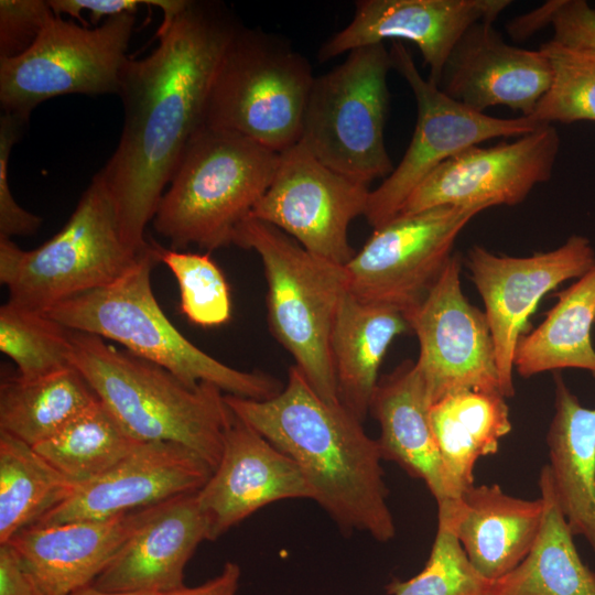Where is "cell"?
<instances>
[{
    "label": "cell",
    "instance_id": "6da1fadb",
    "mask_svg": "<svg viewBox=\"0 0 595 595\" xmlns=\"http://www.w3.org/2000/svg\"><path fill=\"white\" fill-rule=\"evenodd\" d=\"M241 23L219 1L187 0L162 21L159 45L147 57L127 58L119 77L123 129L99 171L112 196L126 245L143 253L164 188L181 156L204 126L213 79Z\"/></svg>",
    "mask_w": 595,
    "mask_h": 595
},
{
    "label": "cell",
    "instance_id": "7a4b0ae2",
    "mask_svg": "<svg viewBox=\"0 0 595 595\" xmlns=\"http://www.w3.org/2000/svg\"><path fill=\"white\" fill-rule=\"evenodd\" d=\"M225 401L300 467L313 500L343 531L368 533L379 542L396 537L378 441L340 403L322 399L295 365L272 398L225 394Z\"/></svg>",
    "mask_w": 595,
    "mask_h": 595
},
{
    "label": "cell",
    "instance_id": "3957f363",
    "mask_svg": "<svg viewBox=\"0 0 595 595\" xmlns=\"http://www.w3.org/2000/svg\"><path fill=\"white\" fill-rule=\"evenodd\" d=\"M71 344L73 366L131 436L181 445L215 469L234 418L219 388L191 387L94 334L71 329Z\"/></svg>",
    "mask_w": 595,
    "mask_h": 595
},
{
    "label": "cell",
    "instance_id": "277c9868",
    "mask_svg": "<svg viewBox=\"0 0 595 595\" xmlns=\"http://www.w3.org/2000/svg\"><path fill=\"white\" fill-rule=\"evenodd\" d=\"M158 261L155 246L151 245L111 283L66 299L45 314L69 329L115 340L191 387L206 382L225 394L253 400L279 393L283 386L274 377L242 371L219 361L173 325L151 286V271Z\"/></svg>",
    "mask_w": 595,
    "mask_h": 595
},
{
    "label": "cell",
    "instance_id": "5b68a950",
    "mask_svg": "<svg viewBox=\"0 0 595 595\" xmlns=\"http://www.w3.org/2000/svg\"><path fill=\"white\" fill-rule=\"evenodd\" d=\"M280 154L238 133L203 126L186 145L152 218L174 250L232 245L270 186Z\"/></svg>",
    "mask_w": 595,
    "mask_h": 595
},
{
    "label": "cell",
    "instance_id": "8992f818",
    "mask_svg": "<svg viewBox=\"0 0 595 595\" xmlns=\"http://www.w3.org/2000/svg\"><path fill=\"white\" fill-rule=\"evenodd\" d=\"M232 245L253 250L262 262L273 337L318 396L339 404L329 337L347 291L344 266L309 252L277 227L251 216L238 226Z\"/></svg>",
    "mask_w": 595,
    "mask_h": 595
},
{
    "label": "cell",
    "instance_id": "52a82bcc",
    "mask_svg": "<svg viewBox=\"0 0 595 595\" xmlns=\"http://www.w3.org/2000/svg\"><path fill=\"white\" fill-rule=\"evenodd\" d=\"M314 78L309 60L288 40L241 24L215 73L204 126L280 154L300 142Z\"/></svg>",
    "mask_w": 595,
    "mask_h": 595
},
{
    "label": "cell",
    "instance_id": "ba28073f",
    "mask_svg": "<svg viewBox=\"0 0 595 595\" xmlns=\"http://www.w3.org/2000/svg\"><path fill=\"white\" fill-rule=\"evenodd\" d=\"M141 255L123 241L112 196L98 172L63 228L40 247L22 250L0 237V282L8 301L45 313L111 283Z\"/></svg>",
    "mask_w": 595,
    "mask_h": 595
},
{
    "label": "cell",
    "instance_id": "9c48e42d",
    "mask_svg": "<svg viewBox=\"0 0 595 595\" xmlns=\"http://www.w3.org/2000/svg\"><path fill=\"white\" fill-rule=\"evenodd\" d=\"M391 68L385 43L355 48L315 76L304 111L300 143L327 167L367 185L393 171L385 143Z\"/></svg>",
    "mask_w": 595,
    "mask_h": 595
},
{
    "label": "cell",
    "instance_id": "30bf717a",
    "mask_svg": "<svg viewBox=\"0 0 595 595\" xmlns=\"http://www.w3.org/2000/svg\"><path fill=\"white\" fill-rule=\"evenodd\" d=\"M134 21L123 12L89 29L55 17L26 52L0 58L3 113L28 121L56 96L117 94Z\"/></svg>",
    "mask_w": 595,
    "mask_h": 595
},
{
    "label": "cell",
    "instance_id": "8fae6325",
    "mask_svg": "<svg viewBox=\"0 0 595 595\" xmlns=\"http://www.w3.org/2000/svg\"><path fill=\"white\" fill-rule=\"evenodd\" d=\"M394 68L411 88L418 117L412 139L399 164L371 190L365 218L375 229L394 218L413 190L440 164L462 151L499 137H520L540 126L531 117L497 118L476 112L424 78L411 53L392 42Z\"/></svg>",
    "mask_w": 595,
    "mask_h": 595
},
{
    "label": "cell",
    "instance_id": "7c38bea8",
    "mask_svg": "<svg viewBox=\"0 0 595 595\" xmlns=\"http://www.w3.org/2000/svg\"><path fill=\"white\" fill-rule=\"evenodd\" d=\"M483 210L439 206L398 215L375 228L344 266L347 291L407 314L428 295L453 256L461 231Z\"/></svg>",
    "mask_w": 595,
    "mask_h": 595
},
{
    "label": "cell",
    "instance_id": "4fadbf2b",
    "mask_svg": "<svg viewBox=\"0 0 595 595\" xmlns=\"http://www.w3.org/2000/svg\"><path fill=\"white\" fill-rule=\"evenodd\" d=\"M370 191L321 163L299 142L280 153L273 180L250 216L277 227L309 252L345 266L356 252L349 225L365 215Z\"/></svg>",
    "mask_w": 595,
    "mask_h": 595
},
{
    "label": "cell",
    "instance_id": "5bb4252c",
    "mask_svg": "<svg viewBox=\"0 0 595 595\" xmlns=\"http://www.w3.org/2000/svg\"><path fill=\"white\" fill-rule=\"evenodd\" d=\"M461 266L454 252L424 300L404 314L419 342L414 364L432 403L458 390L501 393L490 328L485 312L463 293Z\"/></svg>",
    "mask_w": 595,
    "mask_h": 595
},
{
    "label": "cell",
    "instance_id": "9a60e30c",
    "mask_svg": "<svg viewBox=\"0 0 595 595\" xmlns=\"http://www.w3.org/2000/svg\"><path fill=\"white\" fill-rule=\"evenodd\" d=\"M465 263L485 305L501 393L512 397L516 347L530 332L531 315L547 293L570 279H578L593 267L595 250L582 235H572L560 247L529 257L496 255L474 245Z\"/></svg>",
    "mask_w": 595,
    "mask_h": 595
},
{
    "label": "cell",
    "instance_id": "2e32d148",
    "mask_svg": "<svg viewBox=\"0 0 595 595\" xmlns=\"http://www.w3.org/2000/svg\"><path fill=\"white\" fill-rule=\"evenodd\" d=\"M559 149L560 137L553 125H542L510 142L470 147L433 170L398 215L439 206L487 209L518 205L536 185L550 180Z\"/></svg>",
    "mask_w": 595,
    "mask_h": 595
},
{
    "label": "cell",
    "instance_id": "e0dca14e",
    "mask_svg": "<svg viewBox=\"0 0 595 595\" xmlns=\"http://www.w3.org/2000/svg\"><path fill=\"white\" fill-rule=\"evenodd\" d=\"M509 0H358L351 21L328 37L317 58L327 62L350 51L408 41L416 45L439 86L444 66L463 34L480 21L494 22Z\"/></svg>",
    "mask_w": 595,
    "mask_h": 595
},
{
    "label": "cell",
    "instance_id": "ac0fdd59",
    "mask_svg": "<svg viewBox=\"0 0 595 595\" xmlns=\"http://www.w3.org/2000/svg\"><path fill=\"white\" fill-rule=\"evenodd\" d=\"M285 499L313 500L302 470L234 414L220 459L197 491L209 540H216L264 506Z\"/></svg>",
    "mask_w": 595,
    "mask_h": 595
},
{
    "label": "cell",
    "instance_id": "d6986e66",
    "mask_svg": "<svg viewBox=\"0 0 595 595\" xmlns=\"http://www.w3.org/2000/svg\"><path fill=\"white\" fill-rule=\"evenodd\" d=\"M213 469L192 451L164 442H142L104 475L73 493L35 524L105 519L155 506L199 490Z\"/></svg>",
    "mask_w": 595,
    "mask_h": 595
},
{
    "label": "cell",
    "instance_id": "ffe728a7",
    "mask_svg": "<svg viewBox=\"0 0 595 595\" xmlns=\"http://www.w3.org/2000/svg\"><path fill=\"white\" fill-rule=\"evenodd\" d=\"M552 82L545 53L505 42L493 22L473 24L453 48L442 73L440 89L465 107L485 113L506 106L531 116Z\"/></svg>",
    "mask_w": 595,
    "mask_h": 595
},
{
    "label": "cell",
    "instance_id": "44dd1931",
    "mask_svg": "<svg viewBox=\"0 0 595 595\" xmlns=\"http://www.w3.org/2000/svg\"><path fill=\"white\" fill-rule=\"evenodd\" d=\"M155 506L105 519L33 524L7 543L43 595H69L93 584Z\"/></svg>",
    "mask_w": 595,
    "mask_h": 595
},
{
    "label": "cell",
    "instance_id": "7402d4cb",
    "mask_svg": "<svg viewBox=\"0 0 595 595\" xmlns=\"http://www.w3.org/2000/svg\"><path fill=\"white\" fill-rule=\"evenodd\" d=\"M197 491L156 505L91 585L160 594L183 587L186 563L198 544L209 540Z\"/></svg>",
    "mask_w": 595,
    "mask_h": 595
},
{
    "label": "cell",
    "instance_id": "603a6c76",
    "mask_svg": "<svg viewBox=\"0 0 595 595\" xmlns=\"http://www.w3.org/2000/svg\"><path fill=\"white\" fill-rule=\"evenodd\" d=\"M444 521L476 571L497 581L530 552L541 529L544 506L506 494L498 485L472 486L458 498L437 504Z\"/></svg>",
    "mask_w": 595,
    "mask_h": 595
},
{
    "label": "cell",
    "instance_id": "cb8c5ba5",
    "mask_svg": "<svg viewBox=\"0 0 595 595\" xmlns=\"http://www.w3.org/2000/svg\"><path fill=\"white\" fill-rule=\"evenodd\" d=\"M431 405L414 361L405 360L379 379L369 413L380 425L382 458L423 480L440 504L453 496L430 423Z\"/></svg>",
    "mask_w": 595,
    "mask_h": 595
},
{
    "label": "cell",
    "instance_id": "d4e9b609",
    "mask_svg": "<svg viewBox=\"0 0 595 595\" xmlns=\"http://www.w3.org/2000/svg\"><path fill=\"white\" fill-rule=\"evenodd\" d=\"M411 331L392 306L344 294L329 337V355L339 403L364 423L392 340Z\"/></svg>",
    "mask_w": 595,
    "mask_h": 595
},
{
    "label": "cell",
    "instance_id": "484cf974",
    "mask_svg": "<svg viewBox=\"0 0 595 595\" xmlns=\"http://www.w3.org/2000/svg\"><path fill=\"white\" fill-rule=\"evenodd\" d=\"M554 383L547 465L573 536L584 537L595 554V409L580 403L560 372L555 374Z\"/></svg>",
    "mask_w": 595,
    "mask_h": 595
},
{
    "label": "cell",
    "instance_id": "4316f807",
    "mask_svg": "<svg viewBox=\"0 0 595 595\" xmlns=\"http://www.w3.org/2000/svg\"><path fill=\"white\" fill-rule=\"evenodd\" d=\"M430 423L453 499L475 485L477 461L497 453L500 439L512 428L506 397L469 389L432 403Z\"/></svg>",
    "mask_w": 595,
    "mask_h": 595
},
{
    "label": "cell",
    "instance_id": "83f0119b",
    "mask_svg": "<svg viewBox=\"0 0 595 595\" xmlns=\"http://www.w3.org/2000/svg\"><path fill=\"white\" fill-rule=\"evenodd\" d=\"M539 487L544 506L539 534L524 560L491 583L489 595H595V573L578 555L548 465Z\"/></svg>",
    "mask_w": 595,
    "mask_h": 595
},
{
    "label": "cell",
    "instance_id": "f1b7e54d",
    "mask_svg": "<svg viewBox=\"0 0 595 595\" xmlns=\"http://www.w3.org/2000/svg\"><path fill=\"white\" fill-rule=\"evenodd\" d=\"M556 298L544 321L520 338L513 368L523 378L567 368L586 370L595 378L591 336L595 324V263Z\"/></svg>",
    "mask_w": 595,
    "mask_h": 595
},
{
    "label": "cell",
    "instance_id": "f546056e",
    "mask_svg": "<svg viewBox=\"0 0 595 595\" xmlns=\"http://www.w3.org/2000/svg\"><path fill=\"white\" fill-rule=\"evenodd\" d=\"M97 400L75 367L35 379L8 377L0 386V431L35 446Z\"/></svg>",
    "mask_w": 595,
    "mask_h": 595
},
{
    "label": "cell",
    "instance_id": "4dcf8cb0",
    "mask_svg": "<svg viewBox=\"0 0 595 595\" xmlns=\"http://www.w3.org/2000/svg\"><path fill=\"white\" fill-rule=\"evenodd\" d=\"M76 485L33 446L0 431V544L35 524Z\"/></svg>",
    "mask_w": 595,
    "mask_h": 595
},
{
    "label": "cell",
    "instance_id": "1f68e13d",
    "mask_svg": "<svg viewBox=\"0 0 595 595\" xmlns=\"http://www.w3.org/2000/svg\"><path fill=\"white\" fill-rule=\"evenodd\" d=\"M141 443L98 399L52 437L33 447L56 470L78 485L109 472Z\"/></svg>",
    "mask_w": 595,
    "mask_h": 595
},
{
    "label": "cell",
    "instance_id": "d6a6232c",
    "mask_svg": "<svg viewBox=\"0 0 595 595\" xmlns=\"http://www.w3.org/2000/svg\"><path fill=\"white\" fill-rule=\"evenodd\" d=\"M0 350L15 364L23 379L74 367L71 329L45 313L10 301L0 307Z\"/></svg>",
    "mask_w": 595,
    "mask_h": 595
},
{
    "label": "cell",
    "instance_id": "836d02e7",
    "mask_svg": "<svg viewBox=\"0 0 595 595\" xmlns=\"http://www.w3.org/2000/svg\"><path fill=\"white\" fill-rule=\"evenodd\" d=\"M552 67L549 90L529 116L541 125L595 122V51L550 40L540 47Z\"/></svg>",
    "mask_w": 595,
    "mask_h": 595
},
{
    "label": "cell",
    "instance_id": "e575fe53",
    "mask_svg": "<svg viewBox=\"0 0 595 595\" xmlns=\"http://www.w3.org/2000/svg\"><path fill=\"white\" fill-rule=\"evenodd\" d=\"M159 261L173 273L180 290V311L201 327H216L231 316L227 280L209 253L181 252L155 246Z\"/></svg>",
    "mask_w": 595,
    "mask_h": 595
},
{
    "label": "cell",
    "instance_id": "d590c367",
    "mask_svg": "<svg viewBox=\"0 0 595 595\" xmlns=\"http://www.w3.org/2000/svg\"><path fill=\"white\" fill-rule=\"evenodd\" d=\"M491 581L482 576L462 544L442 520L424 567L407 581H393L389 595H489Z\"/></svg>",
    "mask_w": 595,
    "mask_h": 595
},
{
    "label": "cell",
    "instance_id": "8d00e7d4",
    "mask_svg": "<svg viewBox=\"0 0 595 595\" xmlns=\"http://www.w3.org/2000/svg\"><path fill=\"white\" fill-rule=\"evenodd\" d=\"M545 25L553 28L552 40L566 46L595 51V9L587 1L550 0L513 21L515 30L522 39Z\"/></svg>",
    "mask_w": 595,
    "mask_h": 595
},
{
    "label": "cell",
    "instance_id": "74e56055",
    "mask_svg": "<svg viewBox=\"0 0 595 595\" xmlns=\"http://www.w3.org/2000/svg\"><path fill=\"white\" fill-rule=\"evenodd\" d=\"M55 17L48 1L1 0L0 58L26 52Z\"/></svg>",
    "mask_w": 595,
    "mask_h": 595
},
{
    "label": "cell",
    "instance_id": "f35d334b",
    "mask_svg": "<svg viewBox=\"0 0 595 595\" xmlns=\"http://www.w3.org/2000/svg\"><path fill=\"white\" fill-rule=\"evenodd\" d=\"M26 121L3 113L0 118V237L30 236L37 231L42 218L22 208L13 198L8 182V160Z\"/></svg>",
    "mask_w": 595,
    "mask_h": 595
},
{
    "label": "cell",
    "instance_id": "ab89813d",
    "mask_svg": "<svg viewBox=\"0 0 595 595\" xmlns=\"http://www.w3.org/2000/svg\"><path fill=\"white\" fill-rule=\"evenodd\" d=\"M186 2L187 0H48L56 17L67 14L84 23L80 13L87 11L94 25L104 18L108 19L123 12L134 13L141 6L158 7L163 12L162 21H166L176 15Z\"/></svg>",
    "mask_w": 595,
    "mask_h": 595
},
{
    "label": "cell",
    "instance_id": "60d3db41",
    "mask_svg": "<svg viewBox=\"0 0 595 595\" xmlns=\"http://www.w3.org/2000/svg\"><path fill=\"white\" fill-rule=\"evenodd\" d=\"M0 595H43L10 543L0 544Z\"/></svg>",
    "mask_w": 595,
    "mask_h": 595
},
{
    "label": "cell",
    "instance_id": "b9f144b4",
    "mask_svg": "<svg viewBox=\"0 0 595 595\" xmlns=\"http://www.w3.org/2000/svg\"><path fill=\"white\" fill-rule=\"evenodd\" d=\"M240 574L239 565L228 561L218 575L205 583L194 587L184 585L163 595H236Z\"/></svg>",
    "mask_w": 595,
    "mask_h": 595
},
{
    "label": "cell",
    "instance_id": "7bdbcfd3",
    "mask_svg": "<svg viewBox=\"0 0 595 595\" xmlns=\"http://www.w3.org/2000/svg\"><path fill=\"white\" fill-rule=\"evenodd\" d=\"M69 595H163L160 593H149V592H107L96 588L94 585H87L80 587Z\"/></svg>",
    "mask_w": 595,
    "mask_h": 595
}]
</instances>
